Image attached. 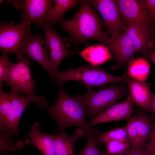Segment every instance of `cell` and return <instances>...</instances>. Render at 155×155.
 <instances>
[{
    "instance_id": "obj_3",
    "label": "cell",
    "mask_w": 155,
    "mask_h": 155,
    "mask_svg": "<svg viewBox=\"0 0 155 155\" xmlns=\"http://www.w3.org/2000/svg\"><path fill=\"white\" fill-rule=\"evenodd\" d=\"M33 102L36 103L40 108L47 104L42 96L35 94L22 96L6 93L0 88V132L7 133L11 138L14 135L18 136V125L21 116L27 106Z\"/></svg>"
},
{
    "instance_id": "obj_29",
    "label": "cell",
    "mask_w": 155,
    "mask_h": 155,
    "mask_svg": "<svg viewBox=\"0 0 155 155\" xmlns=\"http://www.w3.org/2000/svg\"><path fill=\"white\" fill-rule=\"evenodd\" d=\"M138 1L148 10L155 22V0H139Z\"/></svg>"
},
{
    "instance_id": "obj_7",
    "label": "cell",
    "mask_w": 155,
    "mask_h": 155,
    "mask_svg": "<svg viewBox=\"0 0 155 155\" xmlns=\"http://www.w3.org/2000/svg\"><path fill=\"white\" fill-rule=\"evenodd\" d=\"M29 59L22 56L16 63H12L9 76L6 83L10 87L11 93H22L25 96L35 94V87L30 72Z\"/></svg>"
},
{
    "instance_id": "obj_2",
    "label": "cell",
    "mask_w": 155,
    "mask_h": 155,
    "mask_svg": "<svg viewBox=\"0 0 155 155\" xmlns=\"http://www.w3.org/2000/svg\"><path fill=\"white\" fill-rule=\"evenodd\" d=\"M79 2L81 7L73 18L68 20H63L60 23L63 30L68 32L70 38L77 43L92 39L103 45L109 37L107 32L102 30L103 27L105 26L103 21L99 17L88 1L80 0Z\"/></svg>"
},
{
    "instance_id": "obj_27",
    "label": "cell",
    "mask_w": 155,
    "mask_h": 155,
    "mask_svg": "<svg viewBox=\"0 0 155 155\" xmlns=\"http://www.w3.org/2000/svg\"><path fill=\"white\" fill-rule=\"evenodd\" d=\"M11 138L7 133L0 132L1 155L16 150V147Z\"/></svg>"
},
{
    "instance_id": "obj_11",
    "label": "cell",
    "mask_w": 155,
    "mask_h": 155,
    "mask_svg": "<svg viewBox=\"0 0 155 155\" xmlns=\"http://www.w3.org/2000/svg\"><path fill=\"white\" fill-rule=\"evenodd\" d=\"M125 25L131 23L151 27L154 20L148 10L136 0H114Z\"/></svg>"
},
{
    "instance_id": "obj_28",
    "label": "cell",
    "mask_w": 155,
    "mask_h": 155,
    "mask_svg": "<svg viewBox=\"0 0 155 155\" xmlns=\"http://www.w3.org/2000/svg\"><path fill=\"white\" fill-rule=\"evenodd\" d=\"M146 150L150 155H155V121L150 136L144 146Z\"/></svg>"
},
{
    "instance_id": "obj_26",
    "label": "cell",
    "mask_w": 155,
    "mask_h": 155,
    "mask_svg": "<svg viewBox=\"0 0 155 155\" xmlns=\"http://www.w3.org/2000/svg\"><path fill=\"white\" fill-rule=\"evenodd\" d=\"M13 63L9 60L7 55L3 54L0 57V87L3 88V81L6 83L8 79Z\"/></svg>"
},
{
    "instance_id": "obj_30",
    "label": "cell",
    "mask_w": 155,
    "mask_h": 155,
    "mask_svg": "<svg viewBox=\"0 0 155 155\" xmlns=\"http://www.w3.org/2000/svg\"><path fill=\"white\" fill-rule=\"evenodd\" d=\"M112 155H150L145 149L130 148L122 153Z\"/></svg>"
},
{
    "instance_id": "obj_9",
    "label": "cell",
    "mask_w": 155,
    "mask_h": 155,
    "mask_svg": "<svg viewBox=\"0 0 155 155\" xmlns=\"http://www.w3.org/2000/svg\"><path fill=\"white\" fill-rule=\"evenodd\" d=\"M153 119L140 112L129 119L126 127L131 148L144 149L152 130Z\"/></svg>"
},
{
    "instance_id": "obj_1",
    "label": "cell",
    "mask_w": 155,
    "mask_h": 155,
    "mask_svg": "<svg viewBox=\"0 0 155 155\" xmlns=\"http://www.w3.org/2000/svg\"><path fill=\"white\" fill-rule=\"evenodd\" d=\"M58 86V96L56 102L52 105H47L45 109L55 122L59 132H65V128L71 126L82 129L86 135L97 131L86 120V110L82 96H70L61 85Z\"/></svg>"
},
{
    "instance_id": "obj_18",
    "label": "cell",
    "mask_w": 155,
    "mask_h": 155,
    "mask_svg": "<svg viewBox=\"0 0 155 155\" xmlns=\"http://www.w3.org/2000/svg\"><path fill=\"white\" fill-rule=\"evenodd\" d=\"M126 82L133 103L149 111L152 94L150 90L151 83L137 81L129 77Z\"/></svg>"
},
{
    "instance_id": "obj_32",
    "label": "cell",
    "mask_w": 155,
    "mask_h": 155,
    "mask_svg": "<svg viewBox=\"0 0 155 155\" xmlns=\"http://www.w3.org/2000/svg\"><path fill=\"white\" fill-rule=\"evenodd\" d=\"M150 112L155 115V92L152 93Z\"/></svg>"
},
{
    "instance_id": "obj_31",
    "label": "cell",
    "mask_w": 155,
    "mask_h": 155,
    "mask_svg": "<svg viewBox=\"0 0 155 155\" xmlns=\"http://www.w3.org/2000/svg\"><path fill=\"white\" fill-rule=\"evenodd\" d=\"M142 53V56L144 58L148 59L155 65V50L148 49Z\"/></svg>"
},
{
    "instance_id": "obj_16",
    "label": "cell",
    "mask_w": 155,
    "mask_h": 155,
    "mask_svg": "<svg viewBox=\"0 0 155 155\" xmlns=\"http://www.w3.org/2000/svg\"><path fill=\"white\" fill-rule=\"evenodd\" d=\"M133 104L129 95L125 101L114 104L92 120L90 125L93 127L100 123L129 119L132 112Z\"/></svg>"
},
{
    "instance_id": "obj_15",
    "label": "cell",
    "mask_w": 155,
    "mask_h": 155,
    "mask_svg": "<svg viewBox=\"0 0 155 155\" xmlns=\"http://www.w3.org/2000/svg\"><path fill=\"white\" fill-rule=\"evenodd\" d=\"M124 31L131 40L136 52L152 49L154 34L151 27L131 23L126 26Z\"/></svg>"
},
{
    "instance_id": "obj_19",
    "label": "cell",
    "mask_w": 155,
    "mask_h": 155,
    "mask_svg": "<svg viewBox=\"0 0 155 155\" xmlns=\"http://www.w3.org/2000/svg\"><path fill=\"white\" fill-rule=\"evenodd\" d=\"M86 135L85 131L79 128L71 136L65 132L52 135L55 149V155H74L73 148L76 142L79 138Z\"/></svg>"
},
{
    "instance_id": "obj_23",
    "label": "cell",
    "mask_w": 155,
    "mask_h": 155,
    "mask_svg": "<svg viewBox=\"0 0 155 155\" xmlns=\"http://www.w3.org/2000/svg\"><path fill=\"white\" fill-rule=\"evenodd\" d=\"M128 138L126 126L116 127L106 132H101L96 137L97 143L106 144L111 141Z\"/></svg>"
},
{
    "instance_id": "obj_24",
    "label": "cell",
    "mask_w": 155,
    "mask_h": 155,
    "mask_svg": "<svg viewBox=\"0 0 155 155\" xmlns=\"http://www.w3.org/2000/svg\"><path fill=\"white\" fill-rule=\"evenodd\" d=\"M98 134V132L86 135L87 140L84 148L74 155H107L106 152L100 150L98 147L96 141Z\"/></svg>"
},
{
    "instance_id": "obj_10",
    "label": "cell",
    "mask_w": 155,
    "mask_h": 155,
    "mask_svg": "<svg viewBox=\"0 0 155 155\" xmlns=\"http://www.w3.org/2000/svg\"><path fill=\"white\" fill-rule=\"evenodd\" d=\"M50 24L42 23L40 27L44 29L46 45L49 51L48 54L52 75L59 71L58 66L64 58L75 53L68 50L64 44L62 37L56 31L52 29Z\"/></svg>"
},
{
    "instance_id": "obj_14",
    "label": "cell",
    "mask_w": 155,
    "mask_h": 155,
    "mask_svg": "<svg viewBox=\"0 0 155 155\" xmlns=\"http://www.w3.org/2000/svg\"><path fill=\"white\" fill-rule=\"evenodd\" d=\"M54 2L51 0L24 1L22 22L29 25L35 22L40 27Z\"/></svg>"
},
{
    "instance_id": "obj_17",
    "label": "cell",
    "mask_w": 155,
    "mask_h": 155,
    "mask_svg": "<svg viewBox=\"0 0 155 155\" xmlns=\"http://www.w3.org/2000/svg\"><path fill=\"white\" fill-rule=\"evenodd\" d=\"M40 125L38 122L33 124L28 135L29 138L26 140L24 143L35 147L42 155H55L52 135L41 133L39 129Z\"/></svg>"
},
{
    "instance_id": "obj_21",
    "label": "cell",
    "mask_w": 155,
    "mask_h": 155,
    "mask_svg": "<svg viewBox=\"0 0 155 155\" xmlns=\"http://www.w3.org/2000/svg\"><path fill=\"white\" fill-rule=\"evenodd\" d=\"M80 1L54 0V5L49 10L43 20V23L49 24L52 26L56 23H61L63 20V16L64 13L72 8L76 7L77 3Z\"/></svg>"
},
{
    "instance_id": "obj_25",
    "label": "cell",
    "mask_w": 155,
    "mask_h": 155,
    "mask_svg": "<svg viewBox=\"0 0 155 155\" xmlns=\"http://www.w3.org/2000/svg\"><path fill=\"white\" fill-rule=\"evenodd\" d=\"M106 145V153L107 155L119 154L130 149V143L128 138L111 141Z\"/></svg>"
},
{
    "instance_id": "obj_22",
    "label": "cell",
    "mask_w": 155,
    "mask_h": 155,
    "mask_svg": "<svg viewBox=\"0 0 155 155\" xmlns=\"http://www.w3.org/2000/svg\"><path fill=\"white\" fill-rule=\"evenodd\" d=\"M150 69V64L148 61L144 58L139 57L129 62L126 73L133 80L145 82L149 77Z\"/></svg>"
},
{
    "instance_id": "obj_5",
    "label": "cell",
    "mask_w": 155,
    "mask_h": 155,
    "mask_svg": "<svg viewBox=\"0 0 155 155\" xmlns=\"http://www.w3.org/2000/svg\"><path fill=\"white\" fill-rule=\"evenodd\" d=\"M121 84H112L97 91L88 90L82 96L86 117L92 120L124 96L127 94V89Z\"/></svg>"
},
{
    "instance_id": "obj_13",
    "label": "cell",
    "mask_w": 155,
    "mask_h": 155,
    "mask_svg": "<svg viewBox=\"0 0 155 155\" xmlns=\"http://www.w3.org/2000/svg\"><path fill=\"white\" fill-rule=\"evenodd\" d=\"M46 44L42 37V34L35 36L29 33L25 38L20 49L22 56L27 55L39 63L49 74L52 73L49 61Z\"/></svg>"
},
{
    "instance_id": "obj_6",
    "label": "cell",
    "mask_w": 155,
    "mask_h": 155,
    "mask_svg": "<svg viewBox=\"0 0 155 155\" xmlns=\"http://www.w3.org/2000/svg\"><path fill=\"white\" fill-rule=\"evenodd\" d=\"M31 30L30 25L22 21L17 25L13 22L1 23L0 49L3 54L13 53L18 59H21V48Z\"/></svg>"
},
{
    "instance_id": "obj_8",
    "label": "cell",
    "mask_w": 155,
    "mask_h": 155,
    "mask_svg": "<svg viewBox=\"0 0 155 155\" xmlns=\"http://www.w3.org/2000/svg\"><path fill=\"white\" fill-rule=\"evenodd\" d=\"M103 45L114 56L116 64L112 66V69L115 70L128 66L136 53L131 40L124 31L107 38Z\"/></svg>"
},
{
    "instance_id": "obj_20",
    "label": "cell",
    "mask_w": 155,
    "mask_h": 155,
    "mask_svg": "<svg viewBox=\"0 0 155 155\" xmlns=\"http://www.w3.org/2000/svg\"><path fill=\"white\" fill-rule=\"evenodd\" d=\"M91 65L96 66L114 59L108 49L102 44H95L76 52Z\"/></svg>"
},
{
    "instance_id": "obj_4",
    "label": "cell",
    "mask_w": 155,
    "mask_h": 155,
    "mask_svg": "<svg viewBox=\"0 0 155 155\" xmlns=\"http://www.w3.org/2000/svg\"><path fill=\"white\" fill-rule=\"evenodd\" d=\"M129 77L127 73L119 76L111 74L104 69L92 65H82L62 71H59L51 77V80L58 85L68 81H75L84 84L88 90L109 84L126 82Z\"/></svg>"
},
{
    "instance_id": "obj_33",
    "label": "cell",
    "mask_w": 155,
    "mask_h": 155,
    "mask_svg": "<svg viewBox=\"0 0 155 155\" xmlns=\"http://www.w3.org/2000/svg\"><path fill=\"white\" fill-rule=\"evenodd\" d=\"M154 40V45H153L152 49L153 48H154V49L153 50H155V35H154V38H153V40Z\"/></svg>"
},
{
    "instance_id": "obj_12",
    "label": "cell",
    "mask_w": 155,
    "mask_h": 155,
    "mask_svg": "<svg viewBox=\"0 0 155 155\" xmlns=\"http://www.w3.org/2000/svg\"><path fill=\"white\" fill-rule=\"evenodd\" d=\"M102 16L110 36L122 31L126 26L118 10L114 0H88Z\"/></svg>"
}]
</instances>
